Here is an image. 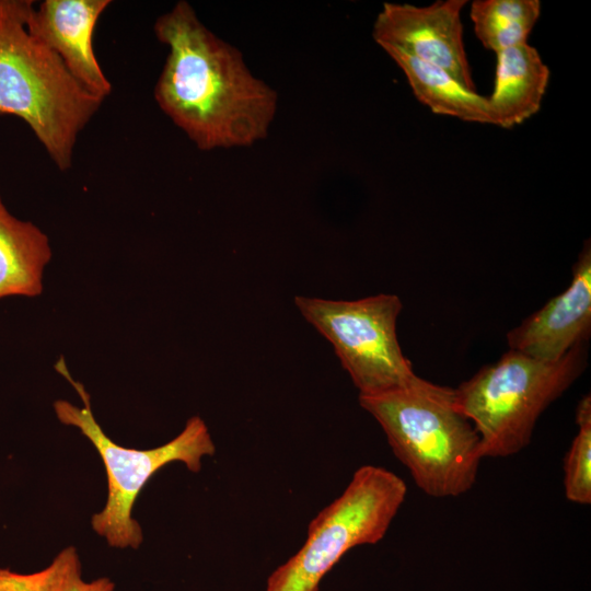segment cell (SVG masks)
<instances>
[{"mask_svg":"<svg viewBox=\"0 0 591 591\" xmlns=\"http://www.w3.org/2000/svg\"><path fill=\"white\" fill-rule=\"evenodd\" d=\"M578 432L564 460L566 498L578 505L591 503V397L584 395L576 408Z\"/></svg>","mask_w":591,"mask_h":591,"instance_id":"obj_15","label":"cell"},{"mask_svg":"<svg viewBox=\"0 0 591 591\" xmlns=\"http://www.w3.org/2000/svg\"><path fill=\"white\" fill-rule=\"evenodd\" d=\"M115 583L107 577L85 581L81 576V565L73 568L57 591H114Z\"/></svg>","mask_w":591,"mask_h":591,"instance_id":"obj_17","label":"cell"},{"mask_svg":"<svg viewBox=\"0 0 591 591\" xmlns=\"http://www.w3.org/2000/svg\"><path fill=\"white\" fill-rule=\"evenodd\" d=\"M415 484L433 498L457 497L474 486L483 457L472 422L459 410L454 389L417 376L405 386L359 395Z\"/></svg>","mask_w":591,"mask_h":591,"instance_id":"obj_2","label":"cell"},{"mask_svg":"<svg viewBox=\"0 0 591 591\" xmlns=\"http://www.w3.org/2000/svg\"><path fill=\"white\" fill-rule=\"evenodd\" d=\"M383 50L404 72L416 99L432 113L493 125L487 97L467 90L439 67L394 48Z\"/></svg>","mask_w":591,"mask_h":591,"instance_id":"obj_13","label":"cell"},{"mask_svg":"<svg viewBox=\"0 0 591 591\" xmlns=\"http://www.w3.org/2000/svg\"><path fill=\"white\" fill-rule=\"evenodd\" d=\"M466 0L428 5L384 2L373 23L374 42L439 67L476 91L463 40L461 12Z\"/></svg>","mask_w":591,"mask_h":591,"instance_id":"obj_8","label":"cell"},{"mask_svg":"<svg viewBox=\"0 0 591 591\" xmlns=\"http://www.w3.org/2000/svg\"><path fill=\"white\" fill-rule=\"evenodd\" d=\"M591 329V246L586 241L570 285L507 334L510 350L556 361L588 340Z\"/></svg>","mask_w":591,"mask_h":591,"instance_id":"obj_9","label":"cell"},{"mask_svg":"<svg viewBox=\"0 0 591 591\" xmlns=\"http://www.w3.org/2000/svg\"><path fill=\"white\" fill-rule=\"evenodd\" d=\"M79 565L76 547L68 546L48 567L36 572L19 573L0 568V591H57L67 575Z\"/></svg>","mask_w":591,"mask_h":591,"instance_id":"obj_16","label":"cell"},{"mask_svg":"<svg viewBox=\"0 0 591 591\" xmlns=\"http://www.w3.org/2000/svg\"><path fill=\"white\" fill-rule=\"evenodd\" d=\"M586 341L556 361L510 350L454 389L459 410L472 422L483 457L518 454L531 441L542 413L587 367Z\"/></svg>","mask_w":591,"mask_h":591,"instance_id":"obj_4","label":"cell"},{"mask_svg":"<svg viewBox=\"0 0 591 591\" xmlns=\"http://www.w3.org/2000/svg\"><path fill=\"white\" fill-rule=\"evenodd\" d=\"M109 0H45L33 5L26 20L27 31L54 51L70 74L90 93L105 99L112 84L94 53L96 23Z\"/></svg>","mask_w":591,"mask_h":591,"instance_id":"obj_10","label":"cell"},{"mask_svg":"<svg viewBox=\"0 0 591 591\" xmlns=\"http://www.w3.org/2000/svg\"><path fill=\"white\" fill-rule=\"evenodd\" d=\"M496 55L494 91L487 97L491 120L501 128H512L540 111L551 71L528 43Z\"/></svg>","mask_w":591,"mask_h":591,"instance_id":"obj_11","label":"cell"},{"mask_svg":"<svg viewBox=\"0 0 591 591\" xmlns=\"http://www.w3.org/2000/svg\"><path fill=\"white\" fill-rule=\"evenodd\" d=\"M406 494V483L393 472L359 467L344 491L311 520L301 548L268 576L265 591H318L346 553L385 536Z\"/></svg>","mask_w":591,"mask_h":591,"instance_id":"obj_6","label":"cell"},{"mask_svg":"<svg viewBox=\"0 0 591 591\" xmlns=\"http://www.w3.org/2000/svg\"><path fill=\"white\" fill-rule=\"evenodd\" d=\"M302 316L334 347L359 395H376L407 385L418 375L396 334L403 304L396 294L355 301L297 296Z\"/></svg>","mask_w":591,"mask_h":591,"instance_id":"obj_7","label":"cell"},{"mask_svg":"<svg viewBox=\"0 0 591 591\" xmlns=\"http://www.w3.org/2000/svg\"><path fill=\"white\" fill-rule=\"evenodd\" d=\"M33 1L0 0V114L23 119L62 172L79 134L103 99L85 90L61 59L30 34Z\"/></svg>","mask_w":591,"mask_h":591,"instance_id":"obj_3","label":"cell"},{"mask_svg":"<svg viewBox=\"0 0 591 591\" xmlns=\"http://www.w3.org/2000/svg\"><path fill=\"white\" fill-rule=\"evenodd\" d=\"M540 14V0H475L470 11L478 40L496 54L528 43Z\"/></svg>","mask_w":591,"mask_h":591,"instance_id":"obj_14","label":"cell"},{"mask_svg":"<svg viewBox=\"0 0 591 591\" xmlns=\"http://www.w3.org/2000/svg\"><path fill=\"white\" fill-rule=\"evenodd\" d=\"M50 259L48 236L33 222L10 213L0 196V300L40 296Z\"/></svg>","mask_w":591,"mask_h":591,"instance_id":"obj_12","label":"cell"},{"mask_svg":"<svg viewBox=\"0 0 591 591\" xmlns=\"http://www.w3.org/2000/svg\"><path fill=\"white\" fill-rule=\"evenodd\" d=\"M153 30L169 48L154 99L198 149L250 147L268 136L277 91L254 76L241 51L211 32L188 2H176Z\"/></svg>","mask_w":591,"mask_h":591,"instance_id":"obj_1","label":"cell"},{"mask_svg":"<svg viewBox=\"0 0 591 591\" xmlns=\"http://www.w3.org/2000/svg\"><path fill=\"white\" fill-rule=\"evenodd\" d=\"M55 369L83 403L79 407L65 399L55 401L57 419L80 430L99 452L106 471L107 499L104 508L92 515V529L112 547L137 549L143 534L132 518V509L140 491L160 468L172 462L183 463L193 473L200 472L202 459L216 452L209 429L199 416H193L175 438L162 445L147 450L125 448L115 443L96 421L89 393L81 382L73 380L63 357Z\"/></svg>","mask_w":591,"mask_h":591,"instance_id":"obj_5","label":"cell"}]
</instances>
